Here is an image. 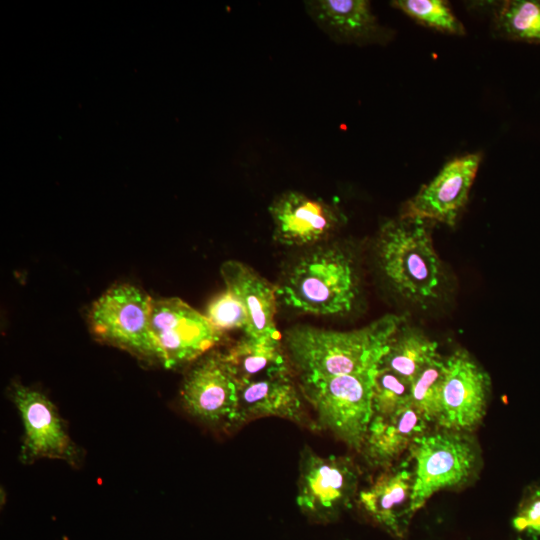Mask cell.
I'll return each instance as SVG.
<instances>
[{
  "instance_id": "20",
  "label": "cell",
  "mask_w": 540,
  "mask_h": 540,
  "mask_svg": "<svg viewBox=\"0 0 540 540\" xmlns=\"http://www.w3.org/2000/svg\"><path fill=\"white\" fill-rule=\"evenodd\" d=\"M493 37L540 45V0L487 2Z\"/></svg>"
},
{
  "instance_id": "22",
  "label": "cell",
  "mask_w": 540,
  "mask_h": 540,
  "mask_svg": "<svg viewBox=\"0 0 540 540\" xmlns=\"http://www.w3.org/2000/svg\"><path fill=\"white\" fill-rule=\"evenodd\" d=\"M446 368V358L440 355L411 381V404L431 426L436 425L440 416Z\"/></svg>"
},
{
  "instance_id": "24",
  "label": "cell",
  "mask_w": 540,
  "mask_h": 540,
  "mask_svg": "<svg viewBox=\"0 0 540 540\" xmlns=\"http://www.w3.org/2000/svg\"><path fill=\"white\" fill-rule=\"evenodd\" d=\"M411 395L410 379L384 367L376 369L372 388L373 416L386 417L402 410L411 404Z\"/></svg>"
},
{
  "instance_id": "11",
  "label": "cell",
  "mask_w": 540,
  "mask_h": 540,
  "mask_svg": "<svg viewBox=\"0 0 540 540\" xmlns=\"http://www.w3.org/2000/svg\"><path fill=\"white\" fill-rule=\"evenodd\" d=\"M446 367L441 412L435 426L472 433L487 412L490 377L465 349L448 356Z\"/></svg>"
},
{
  "instance_id": "8",
  "label": "cell",
  "mask_w": 540,
  "mask_h": 540,
  "mask_svg": "<svg viewBox=\"0 0 540 540\" xmlns=\"http://www.w3.org/2000/svg\"><path fill=\"white\" fill-rule=\"evenodd\" d=\"M150 324L161 364L174 369L206 354L223 333L207 317L179 298L152 299Z\"/></svg>"
},
{
  "instance_id": "18",
  "label": "cell",
  "mask_w": 540,
  "mask_h": 540,
  "mask_svg": "<svg viewBox=\"0 0 540 540\" xmlns=\"http://www.w3.org/2000/svg\"><path fill=\"white\" fill-rule=\"evenodd\" d=\"M225 288L243 303L249 316L248 336L280 335L275 323L277 287L249 266L234 260L221 265Z\"/></svg>"
},
{
  "instance_id": "7",
  "label": "cell",
  "mask_w": 540,
  "mask_h": 540,
  "mask_svg": "<svg viewBox=\"0 0 540 540\" xmlns=\"http://www.w3.org/2000/svg\"><path fill=\"white\" fill-rule=\"evenodd\" d=\"M359 480V467L350 456H321L305 446L300 456L297 505L317 522H332L351 507Z\"/></svg>"
},
{
  "instance_id": "16",
  "label": "cell",
  "mask_w": 540,
  "mask_h": 540,
  "mask_svg": "<svg viewBox=\"0 0 540 540\" xmlns=\"http://www.w3.org/2000/svg\"><path fill=\"white\" fill-rule=\"evenodd\" d=\"M305 8L315 24L334 42L385 45L395 31L380 24L367 0H310Z\"/></svg>"
},
{
  "instance_id": "23",
  "label": "cell",
  "mask_w": 540,
  "mask_h": 540,
  "mask_svg": "<svg viewBox=\"0 0 540 540\" xmlns=\"http://www.w3.org/2000/svg\"><path fill=\"white\" fill-rule=\"evenodd\" d=\"M390 4L429 29L455 36L466 34L465 26L445 0H394Z\"/></svg>"
},
{
  "instance_id": "17",
  "label": "cell",
  "mask_w": 540,
  "mask_h": 540,
  "mask_svg": "<svg viewBox=\"0 0 540 540\" xmlns=\"http://www.w3.org/2000/svg\"><path fill=\"white\" fill-rule=\"evenodd\" d=\"M432 426L412 405L386 416H373L360 454L372 469H386L408 453L412 443Z\"/></svg>"
},
{
  "instance_id": "6",
  "label": "cell",
  "mask_w": 540,
  "mask_h": 540,
  "mask_svg": "<svg viewBox=\"0 0 540 540\" xmlns=\"http://www.w3.org/2000/svg\"><path fill=\"white\" fill-rule=\"evenodd\" d=\"M152 298L131 284H118L91 306L88 320L101 341L147 361L161 363V353L150 324Z\"/></svg>"
},
{
  "instance_id": "21",
  "label": "cell",
  "mask_w": 540,
  "mask_h": 540,
  "mask_svg": "<svg viewBox=\"0 0 540 540\" xmlns=\"http://www.w3.org/2000/svg\"><path fill=\"white\" fill-rule=\"evenodd\" d=\"M438 356L437 342L417 329L402 325L393 336L378 367L390 369L412 381Z\"/></svg>"
},
{
  "instance_id": "25",
  "label": "cell",
  "mask_w": 540,
  "mask_h": 540,
  "mask_svg": "<svg viewBox=\"0 0 540 540\" xmlns=\"http://www.w3.org/2000/svg\"><path fill=\"white\" fill-rule=\"evenodd\" d=\"M511 528L513 540H540V479L525 487Z\"/></svg>"
},
{
  "instance_id": "26",
  "label": "cell",
  "mask_w": 540,
  "mask_h": 540,
  "mask_svg": "<svg viewBox=\"0 0 540 540\" xmlns=\"http://www.w3.org/2000/svg\"><path fill=\"white\" fill-rule=\"evenodd\" d=\"M205 316L222 333L240 329L244 333L249 327V316L240 299L225 290L216 295L207 305Z\"/></svg>"
},
{
  "instance_id": "13",
  "label": "cell",
  "mask_w": 540,
  "mask_h": 540,
  "mask_svg": "<svg viewBox=\"0 0 540 540\" xmlns=\"http://www.w3.org/2000/svg\"><path fill=\"white\" fill-rule=\"evenodd\" d=\"M273 238L286 246H307L329 238L345 222L334 205L298 191H286L269 206Z\"/></svg>"
},
{
  "instance_id": "9",
  "label": "cell",
  "mask_w": 540,
  "mask_h": 540,
  "mask_svg": "<svg viewBox=\"0 0 540 540\" xmlns=\"http://www.w3.org/2000/svg\"><path fill=\"white\" fill-rule=\"evenodd\" d=\"M240 383L231 371L224 352L201 356L186 374L180 402L196 421L216 429L230 430L236 414Z\"/></svg>"
},
{
  "instance_id": "4",
  "label": "cell",
  "mask_w": 540,
  "mask_h": 540,
  "mask_svg": "<svg viewBox=\"0 0 540 540\" xmlns=\"http://www.w3.org/2000/svg\"><path fill=\"white\" fill-rule=\"evenodd\" d=\"M413 510L416 513L437 492L473 484L483 467L482 451L470 432L432 426L412 443Z\"/></svg>"
},
{
  "instance_id": "3",
  "label": "cell",
  "mask_w": 540,
  "mask_h": 540,
  "mask_svg": "<svg viewBox=\"0 0 540 540\" xmlns=\"http://www.w3.org/2000/svg\"><path fill=\"white\" fill-rule=\"evenodd\" d=\"M357 294L353 260L336 246H321L302 256L277 287L283 304L318 316L350 312Z\"/></svg>"
},
{
  "instance_id": "19",
  "label": "cell",
  "mask_w": 540,
  "mask_h": 540,
  "mask_svg": "<svg viewBox=\"0 0 540 540\" xmlns=\"http://www.w3.org/2000/svg\"><path fill=\"white\" fill-rule=\"evenodd\" d=\"M224 356L240 385L292 370L281 335H245Z\"/></svg>"
},
{
  "instance_id": "15",
  "label": "cell",
  "mask_w": 540,
  "mask_h": 540,
  "mask_svg": "<svg viewBox=\"0 0 540 540\" xmlns=\"http://www.w3.org/2000/svg\"><path fill=\"white\" fill-rule=\"evenodd\" d=\"M302 397L291 370L241 384L231 429L257 418L279 417L318 431L315 421L305 411Z\"/></svg>"
},
{
  "instance_id": "12",
  "label": "cell",
  "mask_w": 540,
  "mask_h": 540,
  "mask_svg": "<svg viewBox=\"0 0 540 540\" xmlns=\"http://www.w3.org/2000/svg\"><path fill=\"white\" fill-rule=\"evenodd\" d=\"M482 159L481 153L456 157L403 205L401 217L454 226L466 206Z\"/></svg>"
},
{
  "instance_id": "5",
  "label": "cell",
  "mask_w": 540,
  "mask_h": 540,
  "mask_svg": "<svg viewBox=\"0 0 540 540\" xmlns=\"http://www.w3.org/2000/svg\"><path fill=\"white\" fill-rule=\"evenodd\" d=\"M375 371L298 382L314 410L318 430L329 431L356 452L362 448L373 416Z\"/></svg>"
},
{
  "instance_id": "10",
  "label": "cell",
  "mask_w": 540,
  "mask_h": 540,
  "mask_svg": "<svg viewBox=\"0 0 540 540\" xmlns=\"http://www.w3.org/2000/svg\"><path fill=\"white\" fill-rule=\"evenodd\" d=\"M8 393L23 423V463L41 458L63 460L75 467L81 463V449L69 436L57 407L42 391L14 382Z\"/></svg>"
},
{
  "instance_id": "1",
  "label": "cell",
  "mask_w": 540,
  "mask_h": 540,
  "mask_svg": "<svg viewBox=\"0 0 540 540\" xmlns=\"http://www.w3.org/2000/svg\"><path fill=\"white\" fill-rule=\"evenodd\" d=\"M403 317L384 315L351 331L296 326L285 333L284 348L298 380L376 370Z\"/></svg>"
},
{
  "instance_id": "14",
  "label": "cell",
  "mask_w": 540,
  "mask_h": 540,
  "mask_svg": "<svg viewBox=\"0 0 540 540\" xmlns=\"http://www.w3.org/2000/svg\"><path fill=\"white\" fill-rule=\"evenodd\" d=\"M414 482L413 461L407 453L400 462L384 469L368 487L358 492V503L379 527L402 539L415 515Z\"/></svg>"
},
{
  "instance_id": "2",
  "label": "cell",
  "mask_w": 540,
  "mask_h": 540,
  "mask_svg": "<svg viewBox=\"0 0 540 540\" xmlns=\"http://www.w3.org/2000/svg\"><path fill=\"white\" fill-rule=\"evenodd\" d=\"M431 223L400 216L382 225L376 242L384 276L402 296L417 302L436 298L442 283V266L433 245Z\"/></svg>"
}]
</instances>
